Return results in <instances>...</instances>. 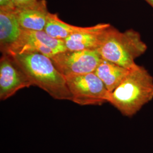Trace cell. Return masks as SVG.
I'll list each match as a JSON object with an SVG mask.
<instances>
[{
    "label": "cell",
    "mask_w": 153,
    "mask_h": 153,
    "mask_svg": "<svg viewBox=\"0 0 153 153\" xmlns=\"http://www.w3.org/2000/svg\"><path fill=\"white\" fill-rule=\"evenodd\" d=\"M50 59L64 77L93 73L102 59L96 50H66Z\"/></svg>",
    "instance_id": "obj_5"
},
{
    "label": "cell",
    "mask_w": 153,
    "mask_h": 153,
    "mask_svg": "<svg viewBox=\"0 0 153 153\" xmlns=\"http://www.w3.org/2000/svg\"><path fill=\"white\" fill-rule=\"evenodd\" d=\"M147 49L138 32L133 29L120 32L111 25L96 51L102 59L131 69L137 65L136 59L143 55Z\"/></svg>",
    "instance_id": "obj_3"
},
{
    "label": "cell",
    "mask_w": 153,
    "mask_h": 153,
    "mask_svg": "<svg viewBox=\"0 0 153 153\" xmlns=\"http://www.w3.org/2000/svg\"><path fill=\"white\" fill-rule=\"evenodd\" d=\"M130 70L102 59L94 73L111 93L123 82Z\"/></svg>",
    "instance_id": "obj_11"
},
{
    "label": "cell",
    "mask_w": 153,
    "mask_h": 153,
    "mask_svg": "<svg viewBox=\"0 0 153 153\" xmlns=\"http://www.w3.org/2000/svg\"><path fill=\"white\" fill-rule=\"evenodd\" d=\"M66 50L64 40L53 38L44 31L22 29L18 40L6 55L39 53L50 58L56 53Z\"/></svg>",
    "instance_id": "obj_6"
},
{
    "label": "cell",
    "mask_w": 153,
    "mask_h": 153,
    "mask_svg": "<svg viewBox=\"0 0 153 153\" xmlns=\"http://www.w3.org/2000/svg\"><path fill=\"white\" fill-rule=\"evenodd\" d=\"M32 84L10 55L2 54L0 60V99L5 100Z\"/></svg>",
    "instance_id": "obj_7"
},
{
    "label": "cell",
    "mask_w": 153,
    "mask_h": 153,
    "mask_svg": "<svg viewBox=\"0 0 153 153\" xmlns=\"http://www.w3.org/2000/svg\"><path fill=\"white\" fill-rule=\"evenodd\" d=\"M49 13L46 0H42L30 7L16 9V14L22 29L31 31H44Z\"/></svg>",
    "instance_id": "obj_10"
},
{
    "label": "cell",
    "mask_w": 153,
    "mask_h": 153,
    "mask_svg": "<svg viewBox=\"0 0 153 153\" xmlns=\"http://www.w3.org/2000/svg\"><path fill=\"white\" fill-rule=\"evenodd\" d=\"M26 74L32 86L43 90L53 98L72 100L65 78L56 68L51 59L39 53H26L11 56Z\"/></svg>",
    "instance_id": "obj_1"
},
{
    "label": "cell",
    "mask_w": 153,
    "mask_h": 153,
    "mask_svg": "<svg viewBox=\"0 0 153 153\" xmlns=\"http://www.w3.org/2000/svg\"><path fill=\"white\" fill-rule=\"evenodd\" d=\"M22 32L15 9H0V50L7 54L16 43Z\"/></svg>",
    "instance_id": "obj_9"
},
{
    "label": "cell",
    "mask_w": 153,
    "mask_h": 153,
    "mask_svg": "<svg viewBox=\"0 0 153 153\" xmlns=\"http://www.w3.org/2000/svg\"><path fill=\"white\" fill-rule=\"evenodd\" d=\"M110 26L109 23H99L86 27L81 32L73 33L64 40L66 49L70 51L97 50Z\"/></svg>",
    "instance_id": "obj_8"
},
{
    "label": "cell",
    "mask_w": 153,
    "mask_h": 153,
    "mask_svg": "<svg viewBox=\"0 0 153 153\" xmlns=\"http://www.w3.org/2000/svg\"><path fill=\"white\" fill-rule=\"evenodd\" d=\"M12 0H0V9H15Z\"/></svg>",
    "instance_id": "obj_14"
},
{
    "label": "cell",
    "mask_w": 153,
    "mask_h": 153,
    "mask_svg": "<svg viewBox=\"0 0 153 153\" xmlns=\"http://www.w3.org/2000/svg\"><path fill=\"white\" fill-rule=\"evenodd\" d=\"M153 99V76L137 65L111 93L109 103L123 116L131 117Z\"/></svg>",
    "instance_id": "obj_2"
},
{
    "label": "cell",
    "mask_w": 153,
    "mask_h": 153,
    "mask_svg": "<svg viewBox=\"0 0 153 153\" xmlns=\"http://www.w3.org/2000/svg\"><path fill=\"white\" fill-rule=\"evenodd\" d=\"M145 1H146L147 3L149 4L153 8V0H145Z\"/></svg>",
    "instance_id": "obj_15"
},
{
    "label": "cell",
    "mask_w": 153,
    "mask_h": 153,
    "mask_svg": "<svg viewBox=\"0 0 153 153\" xmlns=\"http://www.w3.org/2000/svg\"><path fill=\"white\" fill-rule=\"evenodd\" d=\"M42 0H12L16 9H21L37 5Z\"/></svg>",
    "instance_id": "obj_13"
},
{
    "label": "cell",
    "mask_w": 153,
    "mask_h": 153,
    "mask_svg": "<svg viewBox=\"0 0 153 153\" xmlns=\"http://www.w3.org/2000/svg\"><path fill=\"white\" fill-rule=\"evenodd\" d=\"M65 78L74 103L81 105H101L109 103L111 93L94 72Z\"/></svg>",
    "instance_id": "obj_4"
},
{
    "label": "cell",
    "mask_w": 153,
    "mask_h": 153,
    "mask_svg": "<svg viewBox=\"0 0 153 153\" xmlns=\"http://www.w3.org/2000/svg\"><path fill=\"white\" fill-rule=\"evenodd\" d=\"M86 27L73 26L64 22L57 14L49 13L44 31L53 38L64 40L73 33L85 30Z\"/></svg>",
    "instance_id": "obj_12"
}]
</instances>
